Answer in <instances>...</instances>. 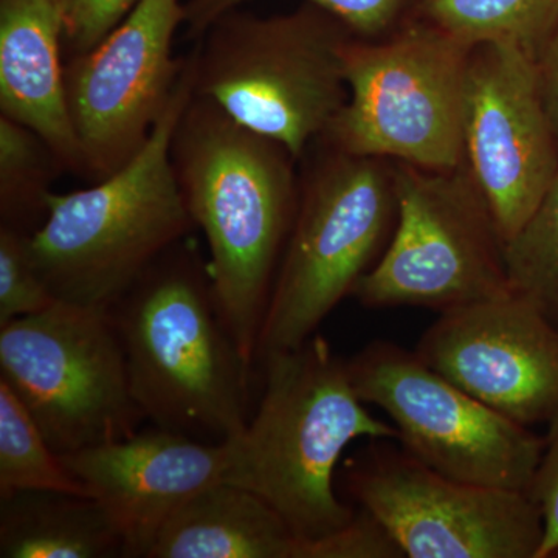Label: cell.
<instances>
[{
  "label": "cell",
  "instance_id": "obj_1",
  "mask_svg": "<svg viewBox=\"0 0 558 558\" xmlns=\"http://www.w3.org/2000/svg\"><path fill=\"white\" fill-rule=\"evenodd\" d=\"M180 191L204 231L213 295L248 365L300 201L295 159L284 146L191 97L171 142Z\"/></svg>",
  "mask_w": 558,
  "mask_h": 558
},
{
  "label": "cell",
  "instance_id": "obj_2",
  "mask_svg": "<svg viewBox=\"0 0 558 558\" xmlns=\"http://www.w3.org/2000/svg\"><path fill=\"white\" fill-rule=\"evenodd\" d=\"M258 363L263 395L241 435L227 440L222 481L266 499L300 539V554L301 546L329 537L357 513L333 486L349 444L398 440L399 433L369 413L349 376L348 360L319 333Z\"/></svg>",
  "mask_w": 558,
  "mask_h": 558
},
{
  "label": "cell",
  "instance_id": "obj_3",
  "mask_svg": "<svg viewBox=\"0 0 558 558\" xmlns=\"http://www.w3.org/2000/svg\"><path fill=\"white\" fill-rule=\"evenodd\" d=\"M182 242L109 311L145 417L156 427L223 442L247 425L253 366L220 318L207 263Z\"/></svg>",
  "mask_w": 558,
  "mask_h": 558
},
{
  "label": "cell",
  "instance_id": "obj_4",
  "mask_svg": "<svg viewBox=\"0 0 558 558\" xmlns=\"http://www.w3.org/2000/svg\"><path fill=\"white\" fill-rule=\"evenodd\" d=\"M193 94L191 57L137 156L90 189L47 196L31 252L58 301L110 310L194 229L171 160L172 135Z\"/></svg>",
  "mask_w": 558,
  "mask_h": 558
},
{
  "label": "cell",
  "instance_id": "obj_5",
  "mask_svg": "<svg viewBox=\"0 0 558 558\" xmlns=\"http://www.w3.org/2000/svg\"><path fill=\"white\" fill-rule=\"evenodd\" d=\"M354 36L314 3L269 17L231 10L194 51V95L303 159L348 100L344 51Z\"/></svg>",
  "mask_w": 558,
  "mask_h": 558
},
{
  "label": "cell",
  "instance_id": "obj_6",
  "mask_svg": "<svg viewBox=\"0 0 558 558\" xmlns=\"http://www.w3.org/2000/svg\"><path fill=\"white\" fill-rule=\"evenodd\" d=\"M470 49L413 13L381 38L354 36L344 51L348 100L319 140L425 170L462 167Z\"/></svg>",
  "mask_w": 558,
  "mask_h": 558
},
{
  "label": "cell",
  "instance_id": "obj_7",
  "mask_svg": "<svg viewBox=\"0 0 558 558\" xmlns=\"http://www.w3.org/2000/svg\"><path fill=\"white\" fill-rule=\"evenodd\" d=\"M395 161L326 145L299 208L267 306L256 363L299 348L380 258L396 223Z\"/></svg>",
  "mask_w": 558,
  "mask_h": 558
},
{
  "label": "cell",
  "instance_id": "obj_8",
  "mask_svg": "<svg viewBox=\"0 0 558 558\" xmlns=\"http://www.w3.org/2000/svg\"><path fill=\"white\" fill-rule=\"evenodd\" d=\"M396 223L379 260L352 290L369 310L446 312L509 292L505 241L468 168L396 163Z\"/></svg>",
  "mask_w": 558,
  "mask_h": 558
},
{
  "label": "cell",
  "instance_id": "obj_9",
  "mask_svg": "<svg viewBox=\"0 0 558 558\" xmlns=\"http://www.w3.org/2000/svg\"><path fill=\"white\" fill-rule=\"evenodd\" d=\"M0 380L60 454L130 438L146 421L109 310L58 301L0 326Z\"/></svg>",
  "mask_w": 558,
  "mask_h": 558
},
{
  "label": "cell",
  "instance_id": "obj_10",
  "mask_svg": "<svg viewBox=\"0 0 558 558\" xmlns=\"http://www.w3.org/2000/svg\"><path fill=\"white\" fill-rule=\"evenodd\" d=\"M348 360L363 402L388 414L411 457L449 478L527 492L545 438L429 368L416 352L373 341Z\"/></svg>",
  "mask_w": 558,
  "mask_h": 558
},
{
  "label": "cell",
  "instance_id": "obj_11",
  "mask_svg": "<svg viewBox=\"0 0 558 558\" xmlns=\"http://www.w3.org/2000/svg\"><path fill=\"white\" fill-rule=\"evenodd\" d=\"M391 442L349 458L344 486L403 557L537 558L543 520L526 492L449 478Z\"/></svg>",
  "mask_w": 558,
  "mask_h": 558
},
{
  "label": "cell",
  "instance_id": "obj_12",
  "mask_svg": "<svg viewBox=\"0 0 558 558\" xmlns=\"http://www.w3.org/2000/svg\"><path fill=\"white\" fill-rule=\"evenodd\" d=\"M182 24V0H140L94 49L70 57L65 89L84 175L108 178L148 142L189 61L172 50Z\"/></svg>",
  "mask_w": 558,
  "mask_h": 558
},
{
  "label": "cell",
  "instance_id": "obj_13",
  "mask_svg": "<svg viewBox=\"0 0 558 558\" xmlns=\"http://www.w3.org/2000/svg\"><path fill=\"white\" fill-rule=\"evenodd\" d=\"M464 167L505 242L523 227L557 178L558 146L535 61L519 47L480 43L470 49Z\"/></svg>",
  "mask_w": 558,
  "mask_h": 558
},
{
  "label": "cell",
  "instance_id": "obj_14",
  "mask_svg": "<svg viewBox=\"0 0 558 558\" xmlns=\"http://www.w3.org/2000/svg\"><path fill=\"white\" fill-rule=\"evenodd\" d=\"M414 352L521 425L548 424L558 413V328L512 290L440 312Z\"/></svg>",
  "mask_w": 558,
  "mask_h": 558
},
{
  "label": "cell",
  "instance_id": "obj_15",
  "mask_svg": "<svg viewBox=\"0 0 558 558\" xmlns=\"http://www.w3.org/2000/svg\"><path fill=\"white\" fill-rule=\"evenodd\" d=\"M65 468L116 521L128 558H148L175 512L226 475L229 446L156 427L73 453Z\"/></svg>",
  "mask_w": 558,
  "mask_h": 558
},
{
  "label": "cell",
  "instance_id": "obj_16",
  "mask_svg": "<svg viewBox=\"0 0 558 558\" xmlns=\"http://www.w3.org/2000/svg\"><path fill=\"white\" fill-rule=\"evenodd\" d=\"M62 49V22L54 0H0L2 116L38 134L64 170L84 174Z\"/></svg>",
  "mask_w": 558,
  "mask_h": 558
},
{
  "label": "cell",
  "instance_id": "obj_17",
  "mask_svg": "<svg viewBox=\"0 0 558 558\" xmlns=\"http://www.w3.org/2000/svg\"><path fill=\"white\" fill-rule=\"evenodd\" d=\"M300 539L266 499L227 481L194 495L148 558H299Z\"/></svg>",
  "mask_w": 558,
  "mask_h": 558
},
{
  "label": "cell",
  "instance_id": "obj_18",
  "mask_svg": "<svg viewBox=\"0 0 558 558\" xmlns=\"http://www.w3.org/2000/svg\"><path fill=\"white\" fill-rule=\"evenodd\" d=\"M0 557L116 558L126 549L97 498L32 490L0 498Z\"/></svg>",
  "mask_w": 558,
  "mask_h": 558
},
{
  "label": "cell",
  "instance_id": "obj_19",
  "mask_svg": "<svg viewBox=\"0 0 558 558\" xmlns=\"http://www.w3.org/2000/svg\"><path fill=\"white\" fill-rule=\"evenodd\" d=\"M410 13L469 46L510 44L535 58L558 25V0H414Z\"/></svg>",
  "mask_w": 558,
  "mask_h": 558
},
{
  "label": "cell",
  "instance_id": "obj_20",
  "mask_svg": "<svg viewBox=\"0 0 558 558\" xmlns=\"http://www.w3.org/2000/svg\"><path fill=\"white\" fill-rule=\"evenodd\" d=\"M32 490L92 497L86 484L65 468L24 403L0 380V498Z\"/></svg>",
  "mask_w": 558,
  "mask_h": 558
},
{
  "label": "cell",
  "instance_id": "obj_21",
  "mask_svg": "<svg viewBox=\"0 0 558 558\" xmlns=\"http://www.w3.org/2000/svg\"><path fill=\"white\" fill-rule=\"evenodd\" d=\"M64 170L46 142L24 124L0 116V218L2 226L33 233L46 218V201Z\"/></svg>",
  "mask_w": 558,
  "mask_h": 558
},
{
  "label": "cell",
  "instance_id": "obj_22",
  "mask_svg": "<svg viewBox=\"0 0 558 558\" xmlns=\"http://www.w3.org/2000/svg\"><path fill=\"white\" fill-rule=\"evenodd\" d=\"M509 289L558 328V174L523 227L505 242Z\"/></svg>",
  "mask_w": 558,
  "mask_h": 558
},
{
  "label": "cell",
  "instance_id": "obj_23",
  "mask_svg": "<svg viewBox=\"0 0 558 558\" xmlns=\"http://www.w3.org/2000/svg\"><path fill=\"white\" fill-rule=\"evenodd\" d=\"M248 0H186L185 27L190 38H202L223 14ZM329 11L359 38L377 39L398 28L414 0H304Z\"/></svg>",
  "mask_w": 558,
  "mask_h": 558
},
{
  "label": "cell",
  "instance_id": "obj_24",
  "mask_svg": "<svg viewBox=\"0 0 558 558\" xmlns=\"http://www.w3.org/2000/svg\"><path fill=\"white\" fill-rule=\"evenodd\" d=\"M31 234L0 226V326L58 303L33 259Z\"/></svg>",
  "mask_w": 558,
  "mask_h": 558
},
{
  "label": "cell",
  "instance_id": "obj_25",
  "mask_svg": "<svg viewBox=\"0 0 558 558\" xmlns=\"http://www.w3.org/2000/svg\"><path fill=\"white\" fill-rule=\"evenodd\" d=\"M138 3L140 0H54L64 49L70 57L94 49Z\"/></svg>",
  "mask_w": 558,
  "mask_h": 558
},
{
  "label": "cell",
  "instance_id": "obj_26",
  "mask_svg": "<svg viewBox=\"0 0 558 558\" xmlns=\"http://www.w3.org/2000/svg\"><path fill=\"white\" fill-rule=\"evenodd\" d=\"M299 558H403L398 543L363 509L329 537L301 546Z\"/></svg>",
  "mask_w": 558,
  "mask_h": 558
},
{
  "label": "cell",
  "instance_id": "obj_27",
  "mask_svg": "<svg viewBox=\"0 0 558 558\" xmlns=\"http://www.w3.org/2000/svg\"><path fill=\"white\" fill-rule=\"evenodd\" d=\"M546 425L545 449L526 492L543 520V542L537 558L558 556V413Z\"/></svg>",
  "mask_w": 558,
  "mask_h": 558
},
{
  "label": "cell",
  "instance_id": "obj_28",
  "mask_svg": "<svg viewBox=\"0 0 558 558\" xmlns=\"http://www.w3.org/2000/svg\"><path fill=\"white\" fill-rule=\"evenodd\" d=\"M538 89L558 146V25L535 54Z\"/></svg>",
  "mask_w": 558,
  "mask_h": 558
}]
</instances>
